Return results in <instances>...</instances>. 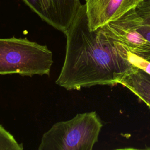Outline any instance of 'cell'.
Masks as SVG:
<instances>
[{
  "label": "cell",
  "mask_w": 150,
  "mask_h": 150,
  "mask_svg": "<svg viewBox=\"0 0 150 150\" xmlns=\"http://www.w3.org/2000/svg\"><path fill=\"white\" fill-rule=\"evenodd\" d=\"M64 35L65 58L56 84L67 90L119 84L135 67L126 59L122 45L111 39L101 28L90 30L86 4Z\"/></svg>",
  "instance_id": "1"
},
{
  "label": "cell",
  "mask_w": 150,
  "mask_h": 150,
  "mask_svg": "<svg viewBox=\"0 0 150 150\" xmlns=\"http://www.w3.org/2000/svg\"><path fill=\"white\" fill-rule=\"evenodd\" d=\"M53 53L46 45L26 38H0V75L50 76Z\"/></svg>",
  "instance_id": "2"
},
{
  "label": "cell",
  "mask_w": 150,
  "mask_h": 150,
  "mask_svg": "<svg viewBox=\"0 0 150 150\" xmlns=\"http://www.w3.org/2000/svg\"><path fill=\"white\" fill-rule=\"evenodd\" d=\"M103 123L95 111L79 113L57 122L45 132L38 150H91L98 141Z\"/></svg>",
  "instance_id": "3"
},
{
  "label": "cell",
  "mask_w": 150,
  "mask_h": 150,
  "mask_svg": "<svg viewBox=\"0 0 150 150\" xmlns=\"http://www.w3.org/2000/svg\"><path fill=\"white\" fill-rule=\"evenodd\" d=\"M135 9L100 28L113 41L150 61V42L137 29L134 19Z\"/></svg>",
  "instance_id": "4"
},
{
  "label": "cell",
  "mask_w": 150,
  "mask_h": 150,
  "mask_svg": "<svg viewBox=\"0 0 150 150\" xmlns=\"http://www.w3.org/2000/svg\"><path fill=\"white\" fill-rule=\"evenodd\" d=\"M43 21L66 33L82 4L79 0H22Z\"/></svg>",
  "instance_id": "5"
},
{
  "label": "cell",
  "mask_w": 150,
  "mask_h": 150,
  "mask_svg": "<svg viewBox=\"0 0 150 150\" xmlns=\"http://www.w3.org/2000/svg\"><path fill=\"white\" fill-rule=\"evenodd\" d=\"M143 0H86L88 25L95 30L136 8Z\"/></svg>",
  "instance_id": "6"
},
{
  "label": "cell",
  "mask_w": 150,
  "mask_h": 150,
  "mask_svg": "<svg viewBox=\"0 0 150 150\" xmlns=\"http://www.w3.org/2000/svg\"><path fill=\"white\" fill-rule=\"evenodd\" d=\"M150 108V75L135 67L119 83Z\"/></svg>",
  "instance_id": "7"
},
{
  "label": "cell",
  "mask_w": 150,
  "mask_h": 150,
  "mask_svg": "<svg viewBox=\"0 0 150 150\" xmlns=\"http://www.w3.org/2000/svg\"><path fill=\"white\" fill-rule=\"evenodd\" d=\"M134 19L138 30L150 42V0H143L138 5Z\"/></svg>",
  "instance_id": "8"
},
{
  "label": "cell",
  "mask_w": 150,
  "mask_h": 150,
  "mask_svg": "<svg viewBox=\"0 0 150 150\" xmlns=\"http://www.w3.org/2000/svg\"><path fill=\"white\" fill-rule=\"evenodd\" d=\"M23 149V144L18 143L13 136L0 124V150Z\"/></svg>",
  "instance_id": "9"
},
{
  "label": "cell",
  "mask_w": 150,
  "mask_h": 150,
  "mask_svg": "<svg viewBox=\"0 0 150 150\" xmlns=\"http://www.w3.org/2000/svg\"><path fill=\"white\" fill-rule=\"evenodd\" d=\"M125 47V46H124ZM126 48V47H125ZM126 59L133 66L150 75V61L129 51L126 48Z\"/></svg>",
  "instance_id": "10"
}]
</instances>
